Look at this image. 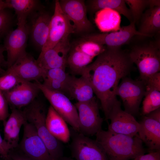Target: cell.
I'll list each match as a JSON object with an SVG mask.
<instances>
[{
  "label": "cell",
  "instance_id": "cell-4",
  "mask_svg": "<svg viewBox=\"0 0 160 160\" xmlns=\"http://www.w3.org/2000/svg\"><path fill=\"white\" fill-rule=\"evenodd\" d=\"M27 121L35 128L43 141L52 160H60L63 156V146L61 142L49 132L46 124L47 114L44 104L35 100L23 110Z\"/></svg>",
  "mask_w": 160,
  "mask_h": 160
},
{
  "label": "cell",
  "instance_id": "cell-13",
  "mask_svg": "<svg viewBox=\"0 0 160 160\" xmlns=\"http://www.w3.org/2000/svg\"><path fill=\"white\" fill-rule=\"evenodd\" d=\"M59 4L63 12L72 23L75 32L91 30L92 25L87 16V8L82 0H61Z\"/></svg>",
  "mask_w": 160,
  "mask_h": 160
},
{
  "label": "cell",
  "instance_id": "cell-17",
  "mask_svg": "<svg viewBox=\"0 0 160 160\" xmlns=\"http://www.w3.org/2000/svg\"><path fill=\"white\" fill-rule=\"evenodd\" d=\"M7 68L22 80L28 81H39L43 78L46 71L39 65L36 60L26 52Z\"/></svg>",
  "mask_w": 160,
  "mask_h": 160
},
{
  "label": "cell",
  "instance_id": "cell-5",
  "mask_svg": "<svg viewBox=\"0 0 160 160\" xmlns=\"http://www.w3.org/2000/svg\"><path fill=\"white\" fill-rule=\"evenodd\" d=\"M145 91V86L142 81L134 80L126 76L122 79L116 94L122 101L124 111L134 116L139 113Z\"/></svg>",
  "mask_w": 160,
  "mask_h": 160
},
{
  "label": "cell",
  "instance_id": "cell-9",
  "mask_svg": "<svg viewBox=\"0 0 160 160\" xmlns=\"http://www.w3.org/2000/svg\"><path fill=\"white\" fill-rule=\"evenodd\" d=\"M74 32L72 23L61 9L59 0H56L54 12L50 22L48 38L41 52L53 47L63 39Z\"/></svg>",
  "mask_w": 160,
  "mask_h": 160
},
{
  "label": "cell",
  "instance_id": "cell-21",
  "mask_svg": "<svg viewBox=\"0 0 160 160\" xmlns=\"http://www.w3.org/2000/svg\"><path fill=\"white\" fill-rule=\"evenodd\" d=\"M93 88L88 80L81 76L77 77L69 75L65 83V95L76 100L77 102H83L92 99L94 96Z\"/></svg>",
  "mask_w": 160,
  "mask_h": 160
},
{
  "label": "cell",
  "instance_id": "cell-41",
  "mask_svg": "<svg viewBox=\"0 0 160 160\" xmlns=\"http://www.w3.org/2000/svg\"><path fill=\"white\" fill-rule=\"evenodd\" d=\"M5 51L6 49L4 45L0 44V68L7 66V62L4 55V52Z\"/></svg>",
  "mask_w": 160,
  "mask_h": 160
},
{
  "label": "cell",
  "instance_id": "cell-18",
  "mask_svg": "<svg viewBox=\"0 0 160 160\" xmlns=\"http://www.w3.org/2000/svg\"><path fill=\"white\" fill-rule=\"evenodd\" d=\"M31 15L32 18L29 33L34 44L41 50L48 38L52 16L40 8Z\"/></svg>",
  "mask_w": 160,
  "mask_h": 160
},
{
  "label": "cell",
  "instance_id": "cell-33",
  "mask_svg": "<svg viewBox=\"0 0 160 160\" xmlns=\"http://www.w3.org/2000/svg\"><path fill=\"white\" fill-rule=\"evenodd\" d=\"M69 75L65 69L55 68L46 70L43 79L57 80L65 84Z\"/></svg>",
  "mask_w": 160,
  "mask_h": 160
},
{
  "label": "cell",
  "instance_id": "cell-26",
  "mask_svg": "<svg viewBox=\"0 0 160 160\" xmlns=\"http://www.w3.org/2000/svg\"><path fill=\"white\" fill-rule=\"evenodd\" d=\"M7 8H13L17 16V25L26 22L27 17L40 9L36 0H6Z\"/></svg>",
  "mask_w": 160,
  "mask_h": 160
},
{
  "label": "cell",
  "instance_id": "cell-40",
  "mask_svg": "<svg viewBox=\"0 0 160 160\" xmlns=\"http://www.w3.org/2000/svg\"><path fill=\"white\" fill-rule=\"evenodd\" d=\"M145 116L160 123V108Z\"/></svg>",
  "mask_w": 160,
  "mask_h": 160
},
{
  "label": "cell",
  "instance_id": "cell-34",
  "mask_svg": "<svg viewBox=\"0 0 160 160\" xmlns=\"http://www.w3.org/2000/svg\"><path fill=\"white\" fill-rule=\"evenodd\" d=\"M42 84L48 89L58 92L65 95V84L60 81L51 79H44Z\"/></svg>",
  "mask_w": 160,
  "mask_h": 160
},
{
  "label": "cell",
  "instance_id": "cell-35",
  "mask_svg": "<svg viewBox=\"0 0 160 160\" xmlns=\"http://www.w3.org/2000/svg\"><path fill=\"white\" fill-rule=\"evenodd\" d=\"M144 83L145 86L146 90L152 89L160 91V72L151 76Z\"/></svg>",
  "mask_w": 160,
  "mask_h": 160
},
{
  "label": "cell",
  "instance_id": "cell-42",
  "mask_svg": "<svg viewBox=\"0 0 160 160\" xmlns=\"http://www.w3.org/2000/svg\"><path fill=\"white\" fill-rule=\"evenodd\" d=\"M5 9H7V7L5 1L0 0V11Z\"/></svg>",
  "mask_w": 160,
  "mask_h": 160
},
{
  "label": "cell",
  "instance_id": "cell-20",
  "mask_svg": "<svg viewBox=\"0 0 160 160\" xmlns=\"http://www.w3.org/2000/svg\"><path fill=\"white\" fill-rule=\"evenodd\" d=\"M139 123L138 135L149 152L160 151V123L144 116Z\"/></svg>",
  "mask_w": 160,
  "mask_h": 160
},
{
  "label": "cell",
  "instance_id": "cell-22",
  "mask_svg": "<svg viewBox=\"0 0 160 160\" xmlns=\"http://www.w3.org/2000/svg\"><path fill=\"white\" fill-rule=\"evenodd\" d=\"M137 31L145 36L158 37L160 33V5H150L139 20Z\"/></svg>",
  "mask_w": 160,
  "mask_h": 160
},
{
  "label": "cell",
  "instance_id": "cell-12",
  "mask_svg": "<svg viewBox=\"0 0 160 160\" xmlns=\"http://www.w3.org/2000/svg\"><path fill=\"white\" fill-rule=\"evenodd\" d=\"M136 35L145 36L136 29L135 24L132 22L117 31L88 35L83 38L107 47H121L130 41L133 37Z\"/></svg>",
  "mask_w": 160,
  "mask_h": 160
},
{
  "label": "cell",
  "instance_id": "cell-8",
  "mask_svg": "<svg viewBox=\"0 0 160 160\" xmlns=\"http://www.w3.org/2000/svg\"><path fill=\"white\" fill-rule=\"evenodd\" d=\"M40 91L53 109L74 130L79 131V118L77 109L64 94L51 90L39 81H36Z\"/></svg>",
  "mask_w": 160,
  "mask_h": 160
},
{
  "label": "cell",
  "instance_id": "cell-6",
  "mask_svg": "<svg viewBox=\"0 0 160 160\" xmlns=\"http://www.w3.org/2000/svg\"><path fill=\"white\" fill-rule=\"evenodd\" d=\"M70 130L71 141L70 145L71 154L76 160H108L100 144L74 130Z\"/></svg>",
  "mask_w": 160,
  "mask_h": 160
},
{
  "label": "cell",
  "instance_id": "cell-14",
  "mask_svg": "<svg viewBox=\"0 0 160 160\" xmlns=\"http://www.w3.org/2000/svg\"><path fill=\"white\" fill-rule=\"evenodd\" d=\"M110 120L108 130L115 133L131 136L137 135L140 124L134 116L123 110L119 102L110 111L108 120Z\"/></svg>",
  "mask_w": 160,
  "mask_h": 160
},
{
  "label": "cell",
  "instance_id": "cell-45",
  "mask_svg": "<svg viewBox=\"0 0 160 160\" xmlns=\"http://www.w3.org/2000/svg\"><path fill=\"white\" fill-rule=\"evenodd\" d=\"M0 160H1V159H0Z\"/></svg>",
  "mask_w": 160,
  "mask_h": 160
},
{
  "label": "cell",
  "instance_id": "cell-43",
  "mask_svg": "<svg viewBox=\"0 0 160 160\" xmlns=\"http://www.w3.org/2000/svg\"><path fill=\"white\" fill-rule=\"evenodd\" d=\"M60 160H74L68 157L63 156L60 159Z\"/></svg>",
  "mask_w": 160,
  "mask_h": 160
},
{
  "label": "cell",
  "instance_id": "cell-39",
  "mask_svg": "<svg viewBox=\"0 0 160 160\" xmlns=\"http://www.w3.org/2000/svg\"><path fill=\"white\" fill-rule=\"evenodd\" d=\"M10 150L0 134V156L6 160Z\"/></svg>",
  "mask_w": 160,
  "mask_h": 160
},
{
  "label": "cell",
  "instance_id": "cell-11",
  "mask_svg": "<svg viewBox=\"0 0 160 160\" xmlns=\"http://www.w3.org/2000/svg\"><path fill=\"white\" fill-rule=\"evenodd\" d=\"M27 23V22L17 25V28L10 30L4 38L3 45L7 53V68L26 52L25 48L29 34Z\"/></svg>",
  "mask_w": 160,
  "mask_h": 160
},
{
  "label": "cell",
  "instance_id": "cell-32",
  "mask_svg": "<svg viewBox=\"0 0 160 160\" xmlns=\"http://www.w3.org/2000/svg\"><path fill=\"white\" fill-rule=\"evenodd\" d=\"M7 9L0 11V40L10 31L12 23V16Z\"/></svg>",
  "mask_w": 160,
  "mask_h": 160
},
{
  "label": "cell",
  "instance_id": "cell-23",
  "mask_svg": "<svg viewBox=\"0 0 160 160\" xmlns=\"http://www.w3.org/2000/svg\"><path fill=\"white\" fill-rule=\"evenodd\" d=\"M46 124L51 134L62 143H68L71 138V133L65 120L51 106L47 113Z\"/></svg>",
  "mask_w": 160,
  "mask_h": 160
},
{
  "label": "cell",
  "instance_id": "cell-30",
  "mask_svg": "<svg viewBox=\"0 0 160 160\" xmlns=\"http://www.w3.org/2000/svg\"><path fill=\"white\" fill-rule=\"evenodd\" d=\"M129 7L135 24L139 22L145 9L149 6V0H124Z\"/></svg>",
  "mask_w": 160,
  "mask_h": 160
},
{
  "label": "cell",
  "instance_id": "cell-37",
  "mask_svg": "<svg viewBox=\"0 0 160 160\" xmlns=\"http://www.w3.org/2000/svg\"><path fill=\"white\" fill-rule=\"evenodd\" d=\"M6 160H33L22 152L17 147L11 149Z\"/></svg>",
  "mask_w": 160,
  "mask_h": 160
},
{
  "label": "cell",
  "instance_id": "cell-1",
  "mask_svg": "<svg viewBox=\"0 0 160 160\" xmlns=\"http://www.w3.org/2000/svg\"><path fill=\"white\" fill-rule=\"evenodd\" d=\"M133 64L128 52L121 47H106L82 72L81 76L90 83L107 121L113 108L120 102L116 94L119 81L130 72Z\"/></svg>",
  "mask_w": 160,
  "mask_h": 160
},
{
  "label": "cell",
  "instance_id": "cell-31",
  "mask_svg": "<svg viewBox=\"0 0 160 160\" xmlns=\"http://www.w3.org/2000/svg\"><path fill=\"white\" fill-rule=\"evenodd\" d=\"M22 81L15 74L7 68L0 76V89L2 92L9 90Z\"/></svg>",
  "mask_w": 160,
  "mask_h": 160
},
{
  "label": "cell",
  "instance_id": "cell-15",
  "mask_svg": "<svg viewBox=\"0 0 160 160\" xmlns=\"http://www.w3.org/2000/svg\"><path fill=\"white\" fill-rule=\"evenodd\" d=\"M69 37L63 39L53 47L40 53L36 61L41 68L45 70L55 68H65L71 47Z\"/></svg>",
  "mask_w": 160,
  "mask_h": 160
},
{
  "label": "cell",
  "instance_id": "cell-7",
  "mask_svg": "<svg viewBox=\"0 0 160 160\" xmlns=\"http://www.w3.org/2000/svg\"><path fill=\"white\" fill-rule=\"evenodd\" d=\"M74 105L78 113L79 133L89 137L95 135L102 129L103 119L95 97L89 101L77 102Z\"/></svg>",
  "mask_w": 160,
  "mask_h": 160
},
{
  "label": "cell",
  "instance_id": "cell-2",
  "mask_svg": "<svg viewBox=\"0 0 160 160\" xmlns=\"http://www.w3.org/2000/svg\"><path fill=\"white\" fill-rule=\"evenodd\" d=\"M95 135L108 160L133 159L145 153L138 134L131 136L101 129Z\"/></svg>",
  "mask_w": 160,
  "mask_h": 160
},
{
  "label": "cell",
  "instance_id": "cell-38",
  "mask_svg": "<svg viewBox=\"0 0 160 160\" xmlns=\"http://www.w3.org/2000/svg\"><path fill=\"white\" fill-rule=\"evenodd\" d=\"M132 160H160V151L149 152L147 154L140 155Z\"/></svg>",
  "mask_w": 160,
  "mask_h": 160
},
{
  "label": "cell",
  "instance_id": "cell-16",
  "mask_svg": "<svg viewBox=\"0 0 160 160\" xmlns=\"http://www.w3.org/2000/svg\"><path fill=\"white\" fill-rule=\"evenodd\" d=\"M40 91L36 82L23 81L11 89L3 92L12 109H20L34 101Z\"/></svg>",
  "mask_w": 160,
  "mask_h": 160
},
{
  "label": "cell",
  "instance_id": "cell-19",
  "mask_svg": "<svg viewBox=\"0 0 160 160\" xmlns=\"http://www.w3.org/2000/svg\"><path fill=\"white\" fill-rule=\"evenodd\" d=\"M5 122L3 139L10 150L16 148L19 145L21 127L27 122L24 112L20 109H12L11 114Z\"/></svg>",
  "mask_w": 160,
  "mask_h": 160
},
{
  "label": "cell",
  "instance_id": "cell-24",
  "mask_svg": "<svg viewBox=\"0 0 160 160\" xmlns=\"http://www.w3.org/2000/svg\"><path fill=\"white\" fill-rule=\"evenodd\" d=\"M88 7L92 12L104 9H110L127 18L130 23L133 22L130 11L124 0H90L88 1Z\"/></svg>",
  "mask_w": 160,
  "mask_h": 160
},
{
  "label": "cell",
  "instance_id": "cell-28",
  "mask_svg": "<svg viewBox=\"0 0 160 160\" xmlns=\"http://www.w3.org/2000/svg\"><path fill=\"white\" fill-rule=\"evenodd\" d=\"M72 47L94 58L103 52L106 46L83 38Z\"/></svg>",
  "mask_w": 160,
  "mask_h": 160
},
{
  "label": "cell",
  "instance_id": "cell-3",
  "mask_svg": "<svg viewBox=\"0 0 160 160\" xmlns=\"http://www.w3.org/2000/svg\"><path fill=\"white\" fill-rule=\"evenodd\" d=\"M142 41L133 45L128 53L138 69L140 80L144 82L160 71V37Z\"/></svg>",
  "mask_w": 160,
  "mask_h": 160
},
{
  "label": "cell",
  "instance_id": "cell-44",
  "mask_svg": "<svg viewBox=\"0 0 160 160\" xmlns=\"http://www.w3.org/2000/svg\"><path fill=\"white\" fill-rule=\"evenodd\" d=\"M5 71L2 68H0V74H2Z\"/></svg>",
  "mask_w": 160,
  "mask_h": 160
},
{
  "label": "cell",
  "instance_id": "cell-10",
  "mask_svg": "<svg viewBox=\"0 0 160 160\" xmlns=\"http://www.w3.org/2000/svg\"><path fill=\"white\" fill-rule=\"evenodd\" d=\"M23 126V136L18 146L20 149L33 160H52L35 127L27 121Z\"/></svg>",
  "mask_w": 160,
  "mask_h": 160
},
{
  "label": "cell",
  "instance_id": "cell-25",
  "mask_svg": "<svg viewBox=\"0 0 160 160\" xmlns=\"http://www.w3.org/2000/svg\"><path fill=\"white\" fill-rule=\"evenodd\" d=\"M121 18L117 12L110 9H104L96 12L95 21L101 31H117L120 28Z\"/></svg>",
  "mask_w": 160,
  "mask_h": 160
},
{
  "label": "cell",
  "instance_id": "cell-27",
  "mask_svg": "<svg viewBox=\"0 0 160 160\" xmlns=\"http://www.w3.org/2000/svg\"><path fill=\"white\" fill-rule=\"evenodd\" d=\"M94 58L73 47L68 54L66 65L73 74L81 76L82 72Z\"/></svg>",
  "mask_w": 160,
  "mask_h": 160
},
{
  "label": "cell",
  "instance_id": "cell-36",
  "mask_svg": "<svg viewBox=\"0 0 160 160\" xmlns=\"http://www.w3.org/2000/svg\"><path fill=\"white\" fill-rule=\"evenodd\" d=\"M8 105L3 92L0 89V121H5L8 117Z\"/></svg>",
  "mask_w": 160,
  "mask_h": 160
},
{
  "label": "cell",
  "instance_id": "cell-29",
  "mask_svg": "<svg viewBox=\"0 0 160 160\" xmlns=\"http://www.w3.org/2000/svg\"><path fill=\"white\" fill-rule=\"evenodd\" d=\"M144 97L141 113L143 116L160 108V91L152 89L146 90Z\"/></svg>",
  "mask_w": 160,
  "mask_h": 160
}]
</instances>
